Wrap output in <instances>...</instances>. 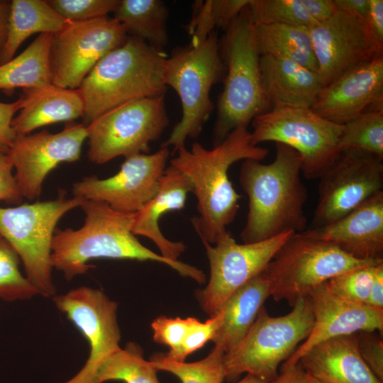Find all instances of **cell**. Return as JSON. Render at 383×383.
I'll return each instance as SVG.
<instances>
[{"instance_id":"cell-1","label":"cell","mask_w":383,"mask_h":383,"mask_svg":"<svg viewBox=\"0 0 383 383\" xmlns=\"http://www.w3.org/2000/svg\"><path fill=\"white\" fill-rule=\"evenodd\" d=\"M170 165L190 179L199 215L191 218L203 243L214 245L235 219L241 198L228 177L230 167L239 160H262L268 150L251 143L248 126H241L212 149L196 142L190 150L179 148Z\"/></svg>"},{"instance_id":"cell-2","label":"cell","mask_w":383,"mask_h":383,"mask_svg":"<svg viewBox=\"0 0 383 383\" xmlns=\"http://www.w3.org/2000/svg\"><path fill=\"white\" fill-rule=\"evenodd\" d=\"M80 207L85 213L84 225L76 230L55 229L52 242V267L67 279L86 273L92 267L88 265L91 260L109 258L160 262L199 284L206 282L201 270L144 246L132 232L135 213L120 212L92 200H85Z\"/></svg>"},{"instance_id":"cell-3","label":"cell","mask_w":383,"mask_h":383,"mask_svg":"<svg viewBox=\"0 0 383 383\" xmlns=\"http://www.w3.org/2000/svg\"><path fill=\"white\" fill-rule=\"evenodd\" d=\"M301 159L292 148L276 143L274 160H243L239 182L248 199L243 243H257L286 232L306 231L304 210L308 190L301 179Z\"/></svg>"},{"instance_id":"cell-4","label":"cell","mask_w":383,"mask_h":383,"mask_svg":"<svg viewBox=\"0 0 383 383\" xmlns=\"http://www.w3.org/2000/svg\"><path fill=\"white\" fill-rule=\"evenodd\" d=\"M165 55L143 40L128 36L104 56L78 88L89 123L101 114L127 102L165 95Z\"/></svg>"},{"instance_id":"cell-5","label":"cell","mask_w":383,"mask_h":383,"mask_svg":"<svg viewBox=\"0 0 383 383\" xmlns=\"http://www.w3.org/2000/svg\"><path fill=\"white\" fill-rule=\"evenodd\" d=\"M219 48L226 73L218 99L213 146L271 109L262 87L255 24L248 6L226 29Z\"/></svg>"},{"instance_id":"cell-6","label":"cell","mask_w":383,"mask_h":383,"mask_svg":"<svg viewBox=\"0 0 383 383\" xmlns=\"http://www.w3.org/2000/svg\"><path fill=\"white\" fill-rule=\"evenodd\" d=\"M225 70L216 32L197 46L176 48L166 58L165 83L178 94L182 115L162 147L172 146L176 152L199 135L214 107L210 91Z\"/></svg>"},{"instance_id":"cell-7","label":"cell","mask_w":383,"mask_h":383,"mask_svg":"<svg viewBox=\"0 0 383 383\" xmlns=\"http://www.w3.org/2000/svg\"><path fill=\"white\" fill-rule=\"evenodd\" d=\"M314 317L309 297L299 299L283 316H272L263 306L250 329L231 351L224 354L225 379L250 374L269 382L309 336Z\"/></svg>"},{"instance_id":"cell-8","label":"cell","mask_w":383,"mask_h":383,"mask_svg":"<svg viewBox=\"0 0 383 383\" xmlns=\"http://www.w3.org/2000/svg\"><path fill=\"white\" fill-rule=\"evenodd\" d=\"M86 199L66 197L59 191L57 199L14 207L0 206V235L16 252L26 276L40 295L52 297L51 247L55 227L69 211L80 207Z\"/></svg>"},{"instance_id":"cell-9","label":"cell","mask_w":383,"mask_h":383,"mask_svg":"<svg viewBox=\"0 0 383 383\" xmlns=\"http://www.w3.org/2000/svg\"><path fill=\"white\" fill-rule=\"evenodd\" d=\"M382 262L357 260L329 242L294 233L265 271L270 296L292 307L332 277L355 267Z\"/></svg>"},{"instance_id":"cell-10","label":"cell","mask_w":383,"mask_h":383,"mask_svg":"<svg viewBox=\"0 0 383 383\" xmlns=\"http://www.w3.org/2000/svg\"><path fill=\"white\" fill-rule=\"evenodd\" d=\"M169 124L165 95L133 100L115 107L87 126L88 157L102 165L120 156L145 153Z\"/></svg>"},{"instance_id":"cell-11","label":"cell","mask_w":383,"mask_h":383,"mask_svg":"<svg viewBox=\"0 0 383 383\" xmlns=\"http://www.w3.org/2000/svg\"><path fill=\"white\" fill-rule=\"evenodd\" d=\"M251 143L273 141L299 153L301 172L318 179L338 152L343 125L330 121L308 108H274L251 121Z\"/></svg>"},{"instance_id":"cell-12","label":"cell","mask_w":383,"mask_h":383,"mask_svg":"<svg viewBox=\"0 0 383 383\" xmlns=\"http://www.w3.org/2000/svg\"><path fill=\"white\" fill-rule=\"evenodd\" d=\"M311 228L328 225L382 192L383 160L356 148L340 150L318 178Z\"/></svg>"},{"instance_id":"cell-13","label":"cell","mask_w":383,"mask_h":383,"mask_svg":"<svg viewBox=\"0 0 383 383\" xmlns=\"http://www.w3.org/2000/svg\"><path fill=\"white\" fill-rule=\"evenodd\" d=\"M128 37L124 26L113 18L66 21L64 27L52 35V84L65 89H78L94 66L123 45Z\"/></svg>"},{"instance_id":"cell-14","label":"cell","mask_w":383,"mask_h":383,"mask_svg":"<svg viewBox=\"0 0 383 383\" xmlns=\"http://www.w3.org/2000/svg\"><path fill=\"white\" fill-rule=\"evenodd\" d=\"M294 233L289 231L265 240L239 244L226 232L213 245L203 243L210 277L196 296L204 311L209 316L215 315L237 289L266 268Z\"/></svg>"},{"instance_id":"cell-15","label":"cell","mask_w":383,"mask_h":383,"mask_svg":"<svg viewBox=\"0 0 383 383\" xmlns=\"http://www.w3.org/2000/svg\"><path fill=\"white\" fill-rule=\"evenodd\" d=\"M52 299L89 345V357L82 368L71 379L60 383H93L99 363L120 348L118 304L103 291L84 286L55 294Z\"/></svg>"},{"instance_id":"cell-16","label":"cell","mask_w":383,"mask_h":383,"mask_svg":"<svg viewBox=\"0 0 383 383\" xmlns=\"http://www.w3.org/2000/svg\"><path fill=\"white\" fill-rule=\"evenodd\" d=\"M323 87L350 68L383 54L363 17L336 10L327 19L309 28Z\"/></svg>"},{"instance_id":"cell-17","label":"cell","mask_w":383,"mask_h":383,"mask_svg":"<svg viewBox=\"0 0 383 383\" xmlns=\"http://www.w3.org/2000/svg\"><path fill=\"white\" fill-rule=\"evenodd\" d=\"M170 155L168 148L125 158L119 171L104 179L83 178L72 184L73 196L105 203L123 213H135L157 193Z\"/></svg>"},{"instance_id":"cell-18","label":"cell","mask_w":383,"mask_h":383,"mask_svg":"<svg viewBox=\"0 0 383 383\" xmlns=\"http://www.w3.org/2000/svg\"><path fill=\"white\" fill-rule=\"evenodd\" d=\"M87 138V126L81 123L68 124L56 133L44 129L17 135L7 155L22 196L31 201L38 199L47 175L62 162L79 160Z\"/></svg>"},{"instance_id":"cell-19","label":"cell","mask_w":383,"mask_h":383,"mask_svg":"<svg viewBox=\"0 0 383 383\" xmlns=\"http://www.w3.org/2000/svg\"><path fill=\"white\" fill-rule=\"evenodd\" d=\"M378 105H383V54L350 68L323 87L311 109L344 125Z\"/></svg>"},{"instance_id":"cell-20","label":"cell","mask_w":383,"mask_h":383,"mask_svg":"<svg viewBox=\"0 0 383 383\" xmlns=\"http://www.w3.org/2000/svg\"><path fill=\"white\" fill-rule=\"evenodd\" d=\"M314 321L311 333L284 362L297 363L315 345L324 340L362 331L383 332V310L353 304L331 293L325 283L309 296Z\"/></svg>"},{"instance_id":"cell-21","label":"cell","mask_w":383,"mask_h":383,"mask_svg":"<svg viewBox=\"0 0 383 383\" xmlns=\"http://www.w3.org/2000/svg\"><path fill=\"white\" fill-rule=\"evenodd\" d=\"M302 233L329 242L357 260L383 261V191L340 219Z\"/></svg>"},{"instance_id":"cell-22","label":"cell","mask_w":383,"mask_h":383,"mask_svg":"<svg viewBox=\"0 0 383 383\" xmlns=\"http://www.w3.org/2000/svg\"><path fill=\"white\" fill-rule=\"evenodd\" d=\"M192 192L193 187L187 176L170 165L160 179L157 193L134 213L133 233L152 240L157 247L160 255L165 258L179 260L186 245L183 242L172 241L165 238L159 227V221L170 211L184 209L187 195Z\"/></svg>"},{"instance_id":"cell-23","label":"cell","mask_w":383,"mask_h":383,"mask_svg":"<svg viewBox=\"0 0 383 383\" xmlns=\"http://www.w3.org/2000/svg\"><path fill=\"white\" fill-rule=\"evenodd\" d=\"M298 362L308 374L323 383H383L362 360L357 333L321 342Z\"/></svg>"},{"instance_id":"cell-24","label":"cell","mask_w":383,"mask_h":383,"mask_svg":"<svg viewBox=\"0 0 383 383\" xmlns=\"http://www.w3.org/2000/svg\"><path fill=\"white\" fill-rule=\"evenodd\" d=\"M260 67L271 109H311L323 88L316 72L288 60L262 55Z\"/></svg>"},{"instance_id":"cell-25","label":"cell","mask_w":383,"mask_h":383,"mask_svg":"<svg viewBox=\"0 0 383 383\" xmlns=\"http://www.w3.org/2000/svg\"><path fill=\"white\" fill-rule=\"evenodd\" d=\"M21 107L11 126L17 135H26L42 126L72 121L84 113V103L79 89H65L52 84L23 89Z\"/></svg>"},{"instance_id":"cell-26","label":"cell","mask_w":383,"mask_h":383,"mask_svg":"<svg viewBox=\"0 0 383 383\" xmlns=\"http://www.w3.org/2000/svg\"><path fill=\"white\" fill-rule=\"evenodd\" d=\"M270 296L265 270L237 289L220 309L222 323L211 341L225 354L244 338Z\"/></svg>"},{"instance_id":"cell-27","label":"cell","mask_w":383,"mask_h":383,"mask_svg":"<svg viewBox=\"0 0 383 383\" xmlns=\"http://www.w3.org/2000/svg\"><path fill=\"white\" fill-rule=\"evenodd\" d=\"M62 18L45 0H12L7 37L0 55V65L14 57L18 48L30 35L55 34L65 26Z\"/></svg>"},{"instance_id":"cell-28","label":"cell","mask_w":383,"mask_h":383,"mask_svg":"<svg viewBox=\"0 0 383 383\" xmlns=\"http://www.w3.org/2000/svg\"><path fill=\"white\" fill-rule=\"evenodd\" d=\"M52 35L39 34L21 53L0 65V89L9 91L52 84L50 58Z\"/></svg>"},{"instance_id":"cell-29","label":"cell","mask_w":383,"mask_h":383,"mask_svg":"<svg viewBox=\"0 0 383 383\" xmlns=\"http://www.w3.org/2000/svg\"><path fill=\"white\" fill-rule=\"evenodd\" d=\"M260 55L288 60L317 72L309 28L285 24L255 25Z\"/></svg>"},{"instance_id":"cell-30","label":"cell","mask_w":383,"mask_h":383,"mask_svg":"<svg viewBox=\"0 0 383 383\" xmlns=\"http://www.w3.org/2000/svg\"><path fill=\"white\" fill-rule=\"evenodd\" d=\"M113 18L122 24L128 35L140 38L161 50L168 43V9L160 0H119Z\"/></svg>"},{"instance_id":"cell-31","label":"cell","mask_w":383,"mask_h":383,"mask_svg":"<svg viewBox=\"0 0 383 383\" xmlns=\"http://www.w3.org/2000/svg\"><path fill=\"white\" fill-rule=\"evenodd\" d=\"M157 369L143 357L140 347L129 343L106 356L97 366L93 383L121 381L124 383H160Z\"/></svg>"},{"instance_id":"cell-32","label":"cell","mask_w":383,"mask_h":383,"mask_svg":"<svg viewBox=\"0 0 383 383\" xmlns=\"http://www.w3.org/2000/svg\"><path fill=\"white\" fill-rule=\"evenodd\" d=\"M250 0L196 1L187 26L192 46L202 43L216 28L226 29Z\"/></svg>"},{"instance_id":"cell-33","label":"cell","mask_w":383,"mask_h":383,"mask_svg":"<svg viewBox=\"0 0 383 383\" xmlns=\"http://www.w3.org/2000/svg\"><path fill=\"white\" fill-rule=\"evenodd\" d=\"M224 354L214 346L205 358L193 362L177 361L162 353L152 355L150 362L157 371L170 372L182 383H223L225 379Z\"/></svg>"},{"instance_id":"cell-34","label":"cell","mask_w":383,"mask_h":383,"mask_svg":"<svg viewBox=\"0 0 383 383\" xmlns=\"http://www.w3.org/2000/svg\"><path fill=\"white\" fill-rule=\"evenodd\" d=\"M356 148L383 160V105L373 106L345 123L338 149Z\"/></svg>"},{"instance_id":"cell-35","label":"cell","mask_w":383,"mask_h":383,"mask_svg":"<svg viewBox=\"0 0 383 383\" xmlns=\"http://www.w3.org/2000/svg\"><path fill=\"white\" fill-rule=\"evenodd\" d=\"M248 6L255 25L279 23L310 28L316 24L304 0H250Z\"/></svg>"},{"instance_id":"cell-36","label":"cell","mask_w":383,"mask_h":383,"mask_svg":"<svg viewBox=\"0 0 383 383\" xmlns=\"http://www.w3.org/2000/svg\"><path fill=\"white\" fill-rule=\"evenodd\" d=\"M16 252L0 235V299L26 300L39 293L19 269Z\"/></svg>"},{"instance_id":"cell-37","label":"cell","mask_w":383,"mask_h":383,"mask_svg":"<svg viewBox=\"0 0 383 383\" xmlns=\"http://www.w3.org/2000/svg\"><path fill=\"white\" fill-rule=\"evenodd\" d=\"M379 264L350 269L332 277L325 282V285L331 293L343 300L367 306L374 277Z\"/></svg>"},{"instance_id":"cell-38","label":"cell","mask_w":383,"mask_h":383,"mask_svg":"<svg viewBox=\"0 0 383 383\" xmlns=\"http://www.w3.org/2000/svg\"><path fill=\"white\" fill-rule=\"evenodd\" d=\"M48 3L65 21H86L113 13L119 0H48Z\"/></svg>"},{"instance_id":"cell-39","label":"cell","mask_w":383,"mask_h":383,"mask_svg":"<svg viewBox=\"0 0 383 383\" xmlns=\"http://www.w3.org/2000/svg\"><path fill=\"white\" fill-rule=\"evenodd\" d=\"M197 318L188 317L170 318L160 316L151 323L153 340L156 343L169 347L166 355L174 359Z\"/></svg>"},{"instance_id":"cell-40","label":"cell","mask_w":383,"mask_h":383,"mask_svg":"<svg viewBox=\"0 0 383 383\" xmlns=\"http://www.w3.org/2000/svg\"><path fill=\"white\" fill-rule=\"evenodd\" d=\"M222 320L223 313L221 310L204 322L196 319L173 360L185 361L188 355L202 348L207 341L211 340Z\"/></svg>"},{"instance_id":"cell-41","label":"cell","mask_w":383,"mask_h":383,"mask_svg":"<svg viewBox=\"0 0 383 383\" xmlns=\"http://www.w3.org/2000/svg\"><path fill=\"white\" fill-rule=\"evenodd\" d=\"M360 355L374 375L383 382V340L377 331L357 333Z\"/></svg>"},{"instance_id":"cell-42","label":"cell","mask_w":383,"mask_h":383,"mask_svg":"<svg viewBox=\"0 0 383 383\" xmlns=\"http://www.w3.org/2000/svg\"><path fill=\"white\" fill-rule=\"evenodd\" d=\"M13 164L7 153L0 151V201L11 204L21 203L22 194L15 175Z\"/></svg>"},{"instance_id":"cell-43","label":"cell","mask_w":383,"mask_h":383,"mask_svg":"<svg viewBox=\"0 0 383 383\" xmlns=\"http://www.w3.org/2000/svg\"><path fill=\"white\" fill-rule=\"evenodd\" d=\"M21 107V99L12 103L0 102V151L7 153L17 134L12 128L13 116Z\"/></svg>"},{"instance_id":"cell-44","label":"cell","mask_w":383,"mask_h":383,"mask_svg":"<svg viewBox=\"0 0 383 383\" xmlns=\"http://www.w3.org/2000/svg\"><path fill=\"white\" fill-rule=\"evenodd\" d=\"M365 19L376 39L383 45L382 0H369V9Z\"/></svg>"},{"instance_id":"cell-45","label":"cell","mask_w":383,"mask_h":383,"mask_svg":"<svg viewBox=\"0 0 383 383\" xmlns=\"http://www.w3.org/2000/svg\"><path fill=\"white\" fill-rule=\"evenodd\" d=\"M267 383H309L308 374L299 363L282 365L280 372L272 381Z\"/></svg>"},{"instance_id":"cell-46","label":"cell","mask_w":383,"mask_h":383,"mask_svg":"<svg viewBox=\"0 0 383 383\" xmlns=\"http://www.w3.org/2000/svg\"><path fill=\"white\" fill-rule=\"evenodd\" d=\"M304 3L316 23L327 19L336 11L333 0H304Z\"/></svg>"},{"instance_id":"cell-47","label":"cell","mask_w":383,"mask_h":383,"mask_svg":"<svg viewBox=\"0 0 383 383\" xmlns=\"http://www.w3.org/2000/svg\"><path fill=\"white\" fill-rule=\"evenodd\" d=\"M367 306L383 310V263L377 267Z\"/></svg>"},{"instance_id":"cell-48","label":"cell","mask_w":383,"mask_h":383,"mask_svg":"<svg viewBox=\"0 0 383 383\" xmlns=\"http://www.w3.org/2000/svg\"><path fill=\"white\" fill-rule=\"evenodd\" d=\"M336 10L348 12L366 18L369 0H333Z\"/></svg>"},{"instance_id":"cell-49","label":"cell","mask_w":383,"mask_h":383,"mask_svg":"<svg viewBox=\"0 0 383 383\" xmlns=\"http://www.w3.org/2000/svg\"><path fill=\"white\" fill-rule=\"evenodd\" d=\"M10 7L11 1L0 0V55L6 40Z\"/></svg>"},{"instance_id":"cell-50","label":"cell","mask_w":383,"mask_h":383,"mask_svg":"<svg viewBox=\"0 0 383 383\" xmlns=\"http://www.w3.org/2000/svg\"><path fill=\"white\" fill-rule=\"evenodd\" d=\"M236 383H267L259 378L250 374H246L244 378H243L240 381L236 382Z\"/></svg>"},{"instance_id":"cell-51","label":"cell","mask_w":383,"mask_h":383,"mask_svg":"<svg viewBox=\"0 0 383 383\" xmlns=\"http://www.w3.org/2000/svg\"><path fill=\"white\" fill-rule=\"evenodd\" d=\"M308 378H309V383H323V382L314 379L313 377H312L309 374H308Z\"/></svg>"}]
</instances>
